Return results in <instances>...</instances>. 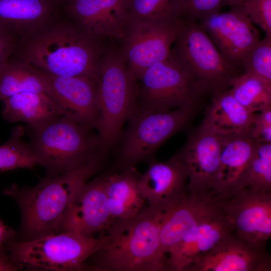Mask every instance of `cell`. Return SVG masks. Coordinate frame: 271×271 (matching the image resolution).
<instances>
[{"instance_id":"cell-1","label":"cell","mask_w":271,"mask_h":271,"mask_svg":"<svg viewBox=\"0 0 271 271\" xmlns=\"http://www.w3.org/2000/svg\"><path fill=\"white\" fill-rule=\"evenodd\" d=\"M62 14L19 42L20 58L48 73L94 80L104 53L101 41Z\"/></svg>"},{"instance_id":"cell-2","label":"cell","mask_w":271,"mask_h":271,"mask_svg":"<svg viewBox=\"0 0 271 271\" xmlns=\"http://www.w3.org/2000/svg\"><path fill=\"white\" fill-rule=\"evenodd\" d=\"M166 209L148 205L134 217L112 219L91 268L102 271L167 270L160 242Z\"/></svg>"},{"instance_id":"cell-3","label":"cell","mask_w":271,"mask_h":271,"mask_svg":"<svg viewBox=\"0 0 271 271\" xmlns=\"http://www.w3.org/2000/svg\"><path fill=\"white\" fill-rule=\"evenodd\" d=\"M104 155L61 174L49 176L31 188L14 186L4 193L14 197L22 211L23 229L34 237L58 233L81 188L99 170Z\"/></svg>"},{"instance_id":"cell-4","label":"cell","mask_w":271,"mask_h":271,"mask_svg":"<svg viewBox=\"0 0 271 271\" xmlns=\"http://www.w3.org/2000/svg\"><path fill=\"white\" fill-rule=\"evenodd\" d=\"M94 81L97 111L95 129L106 153L116 144L123 124L137 108L139 86L117 50L104 52Z\"/></svg>"},{"instance_id":"cell-5","label":"cell","mask_w":271,"mask_h":271,"mask_svg":"<svg viewBox=\"0 0 271 271\" xmlns=\"http://www.w3.org/2000/svg\"><path fill=\"white\" fill-rule=\"evenodd\" d=\"M30 129L29 144L49 176L78 167L105 153L93 129L62 115Z\"/></svg>"},{"instance_id":"cell-6","label":"cell","mask_w":271,"mask_h":271,"mask_svg":"<svg viewBox=\"0 0 271 271\" xmlns=\"http://www.w3.org/2000/svg\"><path fill=\"white\" fill-rule=\"evenodd\" d=\"M139 80L137 109L192 111L208 92L193 73L172 54L147 69Z\"/></svg>"},{"instance_id":"cell-7","label":"cell","mask_w":271,"mask_h":271,"mask_svg":"<svg viewBox=\"0 0 271 271\" xmlns=\"http://www.w3.org/2000/svg\"><path fill=\"white\" fill-rule=\"evenodd\" d=\"M104 241L79 233L63 231L29 241L10 243V259L14 263L50 270H72L85 268V261L94 254Z\"/></svg>"},{"instance_id":"cell-8","label":"cell","mask_w":271,"mask_h":271,"mask_svg":"<svg viewBox=\"0 0 271 271\" xmlns=\"http://www.w3.org/2000/svg\"><path fill=\"white\" fill-rule=\"evenodd\" d=\"M185 23L183 18L127 20L118 51L129 72L137 80L147 69L169 56L171 47Z\"/></svg>"},{"instance_id":"cell-9","label":"cell","mask_w":271,"mask_h":271,"mask_svg":"<svg viewBox=\"0 0 271 271\" xmlns=\"http://www.w3.org/2000/svg\"><path fill=\"white\" fill-rule=\"evenodd\" d=\"M171 49V54L189 69L207 91L215 94L227 90L239 69L220 54L196 21L186 20Z\"/></svg>"},{"instance_id":"cell-10","label":"cell","mask_w":271,"mask_h":271,"mask_svg":"<svg viewBox=\"0 0 271 271\" xmlns=\"http://www.w3.org/2000/svg\"><path fill=\"white\" fill-rule=\"evenodd\" d=\"M193 113L184 109L156 111L137 108L128 119L120 150V161L131 165L147 159L185 126Z\"/></svg>"},{"instance_id":"cell-11","label":"cell","mask_w":271,"mask_h":271,"mask_svg":"<svg viewBox=\"0 0 271 271\" xmlns=\"http://www.w3.org/2000/svg\"><path fill=\"white\" fill-rule=\"evenodd\" d=\"M229 12L208 13L197 22L222 56L238 68L259 41V33L250 20L244 5L230 6Z\"/></svg>"},{"instance_id":"cell-12","label":"cell","mask_w":271,"mask_h":271,"mask_svg":"<svg viewBox=\"0 0 271 271\" xmlns=\"http://www.w3.org/2000/svg\"><path fill=\"white\" fill-rule=\"evenodd\" d=\"M220 200L231 232L254 247L266 249L271 236V192L243 189Z\"/></svg>"},{"instance_id":"cell-13","label":"cell","mask_w":271,"mask_h":271,"mask_svg":"<svg viewBox=\"0 0 271 271\" xmlns=\"http://www.w3.org/2000/svg\"><path fill=\"white\" fill-rule=\"evenodd\" d=\"M223 140V136L211 131L201 124L175 155L186 170L189 193L216 196L215 181Z\"/></svg>"},{"instance_id":"cell-14","label":"cell","mask_w":271,"mask_h":271,"mask_svg":"<svg viewBox=\"0 0 271 271\" xmlns=\"http://www.w3.org/2000/svg\"><path fill=\"white\" fill-rule=\"evenodd\" d=\"M221 201L212 194L189 193L166 209L160 231V248L167 253L193 228L221 211Z\"/></svg>"},{"instance_id":"cell-15","label":"cell","mask_w":271,"mask_h":271,"mask_svg":"<svg viewBox=\"0 0 271 271\" xmlns=\"http://www.w3.org/2000/svg\"><path fill=\"white\" fill-rule=\"evenodd\" d=\"M47 80L46 93L62 116L92 129L97 118L94 80L85 77L54 75L43 71Z\"/></svg>"},{"instance_id":"cell-16","label":"cell","mask_w":271,"mask_h":271,"mask_svg":"<svg viewBox=\"0 0 271 271\" xmlns=\"http://www.w3.org/2000/svg\"><path fill=\"white\" fill-rule=\"evenodd\" d=\"M130 0H74L63 7L65 15L88 34L101 41L121 39Z\"/></svg>"},{"instance_id":"cell-17","label":"cell","mask_w":271,"mask_h":271,"mask_svg":"<svg viewBox=\"0 0 271 271\" xmlns=\"http://www.w3.org/2000/svg\"><path fill=\"white\" fill-rule=\"evenodd\" d=\"M266 249L254 247L231 232L187 271H270Z\"/></svg>"},{"instance_id":"cell-18","label":"cell","mask_w":271,"mask_h":271,"mask_svg":"<svg viewBox=\"0 0 271 271\" xmlns=\"http://www.w3.org/2000/svg\"><path fill=\"white\" fill-rule=\"evenodd\" d=\"M106 175L87 182L80 190L63 222L61 231L88 236L105 230L111 221L105 191Z\"/></svg>"},{"instance_id":"cell-19","label":"cell","mask_w":271,"mask_h":271,"mask_svg":"<svg viewBox=\"0 0 271 271\" xmlns=\"http://www.w3.org/2000/svg\"><path fill=\"white\" fill-rule=\"evenodd\" d=\"M188 178L181 161L174 156L166 162H152L139 184L149 206L167 208L186 196Z\"/></svg>"},{"instance_id":"cell-20","label":"cell","mask_w":271,"mask_h":271,"mask_svg":"<svg viewBox=\"0 0 271 271\" xmlns=\"http://www.w3.org/2000/svg\"><path fill=\"white\" fill-rule=\"evenodd\" d=\"M231 232L221 211L201 222L166 255L167 270L187 271Z\"/></svg>"},{"instance_id":"cell-21","label":"cell","mask_w":271,"mask_h":271,"mask_svg":"<svg viewBox=\"0 0 271 271\" xmlns=\"http://www.w3.org/2000/svg\"><path fill=\"white\" fill-rule=\"evenodd\" d=\"M56 0H0V30L19 42L60 16Z\"/></svg>"},{"instance_id":"cell-22","label":"cell","mask_w":271,"mask_h":271,"mask_svg":"<svg viewBox=\"0 0 271 271\" xmlns=\"http://www.w3.org/2000/svg\"><path fill=\"white\" fill-rule=\"evenodd\" d=\"M257 143L249 131L223 136L215 193L220 198L229 195L247 167Z\"/></svg>"},{"instance_id":"cell-23","label":"cell","mask_w":271,"mask_h":271,"mask_svg":"<svg viewBox=\"0 0 271 271\" xmlns=\"http://www.w3.org/2000/svg\"><path fill=\"white\" fill-rule=\"evenodd\" d=\"M139 176L132 167L120 173L106 175L105 191L111 219L134 217L146 207Z\"/></svg>"},{"instance_id":"cell-24","label":"cell","mask_w":271,"mask_h":271,"mask_svg":"<svg viewBox=\"0 0 271 271\" xmlns=\"http://www.w3.org/2000/svg\"><path fill=\"white\" fill-rule=\"evenodd\" d=\"M215 94L201 125L221 136L248 131L254 114L242 106L228 89Z\"/></svg>"},{"instance_id":"cell-25","label":"cell","mask_w":271,"mask_h":271,"mask_svg":"<svg viewBox=\"0 0 271 271\" xmlns=\"http://www.w3.org/2000/svg\"><path fill=\"white\" fill-rule=\"evenodd\" d=\"M3 102L2 115L5 119L10 122H25L30 128L62 115L54 101L44 92H21Z\"/></svg>"},{"instance_id":"cell-26","label":"cell","mask_w":271,"mask_h":271,"mask_svg":"<svg viewBox=\"0 0 271 271\" xmlns=\"http://www.w3.org/2000/svg\"><path fill=\"white\" fill-rule=\"evenodd\" d=\"M47 90L45 73L20 58L10 59L0 69V101L21 92Z\"/></svg>"},{"instance_id":"cell-27","label":"cell","mask_w":271,"mask_h":271,"mask_svg":"<svg viewBox=\"0 0 271 271\" xmlns=\"http://www.w3.org/2000/svg\"><path fill=\"white\" fill-rule=\"evenodd\" d=\"M229 87L234 98L253 114L271 106V85L253 74L244 72L237 75Z\"/></svg>"},{"instance_id":"cell-28","label":"cell","mask_w":271,"mask_h":271,"mask_svg":"<svg viewBox=\"0 0 271 271\" xmlns=\"http://www.w3.org/2000/svg\"><path fill=\"white\" fill-rule=\"evenodd\" d=\"M243 189L271 192V143H257L247 167L229 195Z\"/></svg>"},{"instance_id":"cell-29","label":"cell","mask_w":271,"mask_h":271,"mask_svg":"<svg viewBox=\"0 0 271 271\" xmlns=\"http://www.w3.org/2000/svg\"><path fill=\"white\" fill-rule=\"evenodd\" d=\"M25 131L22 126L15 127L10 139L0 146V173L18 168L32 169L40 165L30 144L22 140Z\"/></svg>"},{"instance_id":"cell-30","label":"cell","mask_w":271,"mask_h":271,"mask_svg":"<svg viewBox=\"0 0 271 271\" xmlns=\"http://www.w3.org/2000/svg\"><path fill=\"white\" fill-rule=\"evenodd\" d=\"M181 16L180 0H130L128 19L159 20Z\"/></svg>"},{"instance_id":"cell-31","label":"cell","mask_w":271,"mask_h":271,"mask_svg":"<svg viewBox=\"0 0 271 271\" xmlns=\"http://www.w3.org/2000/svg\"><path fill=\"white\" fill-rule=\"evenodd\" d=\"M242 68L244 72L253 74L271 85V36L265 35L253 47Z\"/></svg>"},{"instance_id":"cell-32","label":"cell","mask_w":271,"mask_h":271,"mask_svg":"<svg viewBox=\"0 0 271 271\" xmlns=\"http://www.w3.org/2000/svg\"><path fill=\"white\" fill-rule=\"evenodd\" d=\"M245 0H180L181 16L186 20L197 22L203 16L219 11L222 7L244 5Z\"/></svg>"},{"instance_id":"cell-33","label":"cell","mask_w":271,"mask_h":271,"mask_svg":"<svg viewBox=\"0 0 271 271\" xmlns=\"http://www.w3.org/2000/svg\"><path fill=\"white\" fill-rule=\"evenodd\" d=\"M244 6L251 22L271 36V0H245Z\"/></svg>"},{"instance_id":"cell-34","label":"cell","mask_w":271,"mask_h":271,"mask_svg":"<svg viewBox=\"0 0 271 271\" xmlns=\"http://www.w3.org/2000/svg\"><path fill=\"white\" fill-rule=\"evenodd\" d=\"M249 132L256 143H271V106L254 114Z\"/></svg>"},{"instance_id":"cell-35","label":"cell","mask_w":271,"mask_h":271,"mask_svg":"<svg viewBox=\"0 0 271 271\" xmlns=\"http://www.w3.org/2000/svg\"><path fill=\"white\" fill-rule=\"evenodd\" d=\"M18 44L17 39L0 30V69L16 53Z\"/></svg>"},{"instance_id":"cell-36","label":"cell","mask_w":271,"mask_h":271,"mask_svg":"<svg viewBox=\"0 0 271 271\" xmlns=\"http://www.w3.org/2000/svg\"><path fill=\"white\" fill-rule=\"evenodd\" d=\"M18 267L7 256L0 246V270H15Z\"/></svg>"},{"instance_id":"cell-37","label":"cell","mask_w":271,"mask_h":271,"mask_svg":"<svg viewBox=\"0 0 271 271\" xmlns=\"http://www.w3.org/2000/svg\"><path fill=\"white\" fill-rule=\"evenodd\" d=\"M8 236L7 232L6 231L4 226L0 222V246L3 241L6 238V237Z\"/></svg>"},{"instance_id":"cell-38","label":"cell","mask_w":271,"mask_h":271,"mask_svg":"<svg viewBox=\"0 0 271 271\" xmlns=\"http://www.w3.org/2000/svg\"><path fill=\"white\" fill-rule=\"evenodd\" d=\"M62 8L74 0H56Z\"/></svg>"}]
</instances>
